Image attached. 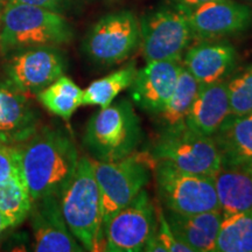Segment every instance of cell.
I'll return each mask as SVG.
<instances>
[{
    "label": "cell",
    "instance_id": "6da1fadb",
    "mask_svg": "<svg viewBox=\"0 0 252 252\" xmlns=\"http://www.w3.org/2000/svg\"><path fill=\"white\" fill-rule=\"evenodd\" d=\"M15 147L32 201L48 195L60 196L80 160L70 135L60 128L42 127Z\"/></svg>",
    "mask_w": 252,
    "mask_h": 252
},
{
    "label": "cell",
    "instance_id": "7a4b0ae2",
    "mask_svg": "<svg viewBox=\"0 0 252 252\" xmlns=\"http://www.w3.org/2000/svg\"><path fill=\"white\" fill-rule=\"evenodd\" d=\"M74 36L61 13L27 4H6L0 19V54L6 56L32 47H59Z\"/></svg>",
    "mask_w": 252,
    "mask_h": 252
},
{
    "label": "cell",
    "instance_id": "3957f363",
    "mask_svg": "<svg viewBox=\"0 0 252 252\" xmlns=\"http://www.w3.org/2000/svg\"><path fill=\"white\" fill-rule=\"evenodd\" d=\"M60 206L69 230L84 251H104L99 189L91 158H80L76 171L60 195Z\"/></svg>",
    "mask_w": 252,
    "mask_h": 252
},
{
    "label": "cell",
    "instance_id": "277c9868",
    "mask_svg": "<svg viewBox=\"0 0 252 252\" xmlns=\"http://www.w3.org/2000/svg\"><path fill=\"white\" fill-rule=\"evenodd\" d=\"M143 134L140 119L132 104L122 99L91 116L83 143L94 159L116 161L133 154Z\"/></svg>",
    "mask_w": 252,
    "mask_h": 252
},
{
    "label": "cell",
    "instance_id": "5b68a950",
    "mask_svg": "<svg viewBox=\"0 0 252 252\" xmlns=\"http://www.w3.org/2000/svg\"><path fill=\"white\" fill-rule=\"evenodd\" d=\"M156 186L166 210L197 214L220 210L214 176L194 174L166 161H156Z\"/></svg>",
    "mask_w": 252,
    "mask_h": 252
},
{
    "label": "cell",
    "instance_id": "8992f818",
    "mask_svg": "<svg viewBox=\"0 0 252 252\" xmlns=\"http://www.w3.org/2000/svg\"><path fill=\"white\" fill-rule=\"evenodd\" d=\"M94 178L99 189L103 228L119 210L127 206L150 181L147 162L139 157L131 156L102 161L91 159Z\"/></svg>",
    "mask_w": 252,
    "mask_h": 252
},
{
    "label": "cell",
    "instance_id": "52a82bcc",
    "mask_svg": "<svg viewBox=\"0 0 252 252\" xmlns=\"http://www.w3.org/2000/svg\"><path fill=\"white\" fill-rule=\"evenodd\" d=\"M140 45V25L131 11L100 18L83 40V52L91 61L113 65L125 61Z\"/></svg>",
    "mask_w": 252,
    "mask_h": 252
},
{
    "label": "cell",
    "instance_id": "ba28073f",
    "mask_svg": "<svg viewBox=\"0 0 252 252\" xmlns=\"http://www.w3.org/2000/svg\"><path fill=\"white\" fill-rule=\"evenodd\" d=\"M154 161L172 163L181 171L214 176L220 171V156L213 137L190 128L161 132L151 150Z\"/></svg>",
    "mask_w": 252,
    "mask_h": 252
},
{
    "label": "cell",
    "instance_id": "9c48e42d",
    "mask_svg": "<svg viewBox=\"0 0 252 252\" xmlns=\"http://www.w3.org/2000/svg\"><path fill=\"white\" fill-rule=\"evenodd\" d=\"M140 47L146 62H180L193 39L187 15L178 8L162 7L139 20Z\"/></svg>",
    "mask_w": 252,
    "mask_h": 252
},
{
    "label": "cell",
    "instance_id": "30bf717a",
    "mask_svg": "<svg viewBox=\"0 0 252 252\" xmlns=\"http://www.w3.org/2000/svg\"><path fill=\"white\" fill-rule=\"evenodd\" d=\"M157 224V208L143 189L105 226L104 251H144L145 245L156 234Z\"/></svg>",
    "mask_w": 252,
    "mask_h": 252
},
{
    "label": "cell",
    "instance_id": "8fae6325",
    "mask_svg": "<svg viewBox=\"0 0 252 252\" xmlns=\"http://www.w3.org/2000/svg\"><path fill=\"white\" fill-rule=\"evenodd\" d=\"M6 80L28 94H36L64 75L67 62L56 47L42 46L6 55Z\"/></svg>",
    "mask_w": 252,
    "mask_h": 252
},
{
    "label": "cell",
    "instance_id": "7c38bea8",
    "mask_svg": "<svg viewBox=\"0 0 252 252\" xmlns=\"http://www.w3.org/2000/svg\"><path fill=\"white\" fill-rule=\"evenodd\" d=\"M28 220L36 252H82L84 249L69 230L60 196L48 195L33 201Z\"/></svg>",
    "mask_w": 252,
    "mask_h": 252
},
{
    "label": "cell",
    "instance_id": "4fadbf2b",
    "mask_svg": "<svg viewBox=\"0 0 252 252\" xmlns=\"http://www.w3.org/2000/svg\"><path fill=\"white\" fill-rule=\"evenodd\" d=\"M182 63L178 61L147 62L128 87L130 96L141 110L156 117L174 93Z\"/></svg>",
    "mask_w": 252,
    "mask_h": 252
},
{
    "label": "cell",
    "instance_id": "5bb4252c",
    "mask_svg": "<svg viewBox=\"0 0 252 252\" xmlns=\"http://www.w3.org/2000/svg\"><path fill=\"white\" fill-rule=\"evenodd\" d=\"M187 15L193 39L213 40L243 32L250 26L252 12L232 0H214Z\"/></svg>",
    "mask_w": 252,
    "mask_h": 252
},
{
    "label": "cell",
    "instance_id": "9a60e30c",
    "mask_svg": "<svg viewBox=\"0 0 252 252\" xmlns=\"http://www.w3.org/2000/svg\"><path fill=\"white\" fill-rule=\"evenodd\" d=\"M39 122L30 94L8 80L0 82V143L23 144L39 130Z\"/></svg>",
    "mask_w": 252,
    "mask_h": 252
},
{
    "label": "cell",
    "instance_id": "2e32d148",
    "mask_svg": "<svg viewBox=\"0 0 252 252\" xmlns=\"http://www.w3.org/2000/svg\"><path fill=\"white\" fill-rule=\"evenodd\" d=\"M237 63L236 49L228 42L203 40L189 47L182 58V65L200 86L225 81Z\"/></svg>",
    "mask_w": 252,
    "mask_h": 252
},
{
    "label": "cell",
    "instance_id": "e0dca14e",
    "mask_svg": "<svg viewBox=\"0 0 252 252\" xmlns=\"http://www.w3.org/2000/svg\"><path fill=\"white\" fill-rule=\"evenodd\" d=\"M173 234L193 252H213L223 215L220 210L197 214H180L165 210Z\"/></svg>",
    "mask_w": 252,
    "mask_h": 252
},
{
    "label": "cell",
    "instance_id": "ac0fdd59",
    "mask_svg": "<svg viewBox=\"0 0 252 252\" xmlns=\"http://www.w3.org/2000/svg\"><path fill=\"white\" fill-rule=\"evenodd\" d=\"M224 168H249L252 163V113L230 115L213 135Z\"/></svg>",
    "mask_w": 252,
    "mask_h": 252
},
{
    "label": "cell",
    "instance_id": "d6986e66",
    "mask_svg": "<svg viewBox=\"0 0 252 252\" xmlns=\"http://www.w3.org/2000/svg\"><path fill=\"white\" fill-rule=\"evenodd\" d=\"M230 115L226 81L200 86L187 117V126L197 133L213 137Z\"/></svg>",
    "mask_w": 252,
    "mask_h": 252
},
{
    "label": "cell",
    "instance_id": "ffe728a7",
    "mask_svg": "<svg viewBox=\"0 0 252 252\" xmlns=\"http://www.w3.org/2000/svg\"><path fill=\"white\" fill-rule=\"evenodd\" d=\"M214 184L223 216L252 215V176L248 168L220 167L214 175Z\"/></svg>",
    "mask_w": 252,
    "mask_h": 252
},
{
    "label": "cell",
    "instance_id": "44dd1931",
    "mask_svg": "<svg viewBox=\"0 0 252 252\" xmlns=\"http://www.w3.org/2000/svg\"><path fill=\"white\" fill-rule=\"evenodd\" d=\"M200 84L193 75L181 64L178 83L166 108L157 115L161 132H173L187 127V117L195 98H196Z\"/></svg>",
    "mask_w": 252,
    "mask_h": 252
},
{
    "label": "cell",
    "instance_id": "7402d4cb",
    "mask_svg": "<svg viewBox=\"0 0 252 252\" xmlns=\"http://www.w3.org/2000/svg\"><path fill=\"white\" fill-rule=\"evenodd\" d=\"M35 96L49 112L64 121H69L75 111L82 106L83 89L70 77L62 75Z\"/></svg>",
    "mask_w": 252,
    "mask_h": 252
},
{
    "label": "cell",
    "instance_id": "603a6c76",
    "mask_svg": "<svg viewBox=\"0 0 252 252\" xmlns=\"http://www.w3.org/2000/svg\"><path fill=\"white\" fill-rule=\"evenodd\" d=\"M137 70L135 63L131 62L125 67L94 81L83 90L82 105H97L100 106V109L109 106L123 90L128 89Z\"/></svg>",
    "mask_w": 252,
    "mask_h": 252
},
{
    "label": "cell",
    "instance_id": "cb8c5ba5",
    "mask_svg": "<svg viewBox=\"0 0 252 252\" xmlns=\"http://www.w3.org/2000/svg\"><path fill=\"white\" fill-rule=\"evenodd\" d=\"M32 203L33 201L23 176H12L0 181V213L9 220L12 228L28 219Z\"/></svg>",
    "mask_w": 252,
    "mask_h": 252
},
{
    "label": "cell",
    "instance_id": "d4e9b609",
    "mask_svg": "<svg viewBox=\"0 0 252 252\" xmlns=\"http://www.w3.org/2000/svg\"><path fill=\"white\" fill-rule=\"evenodd\" d=\"M214 252H252V215L223 216Z\"/></svg>",
    "mask_w": 252,
    "mask_h": 252
},
{
    "label": "cell",
    "instance_id": "484cf974",
    "mask_svg": "<svg viewBox=\"0 0 252 252\" xmlns=\"http://www.w3.org/2000/svg\"><path fill=\"white\" fill-rule=\"evenodd\" d=\"M226 87L231 115L252 113V65L226 82Z\"/></svg>",
    "mask_w": 252,
    "mask_h": 252
},
{
    "label": "cell",
    "instance_id": "4316f807",
    "mask_svg": "<svg viewBox=\"0 0 252 252\" xmlns=\"http://www.w3.org/2000/svg\"><path fill=\"white\" fill-rule=\"evenodd\" d=\"M157 208V230L154 236L161 242L163 247L166 248L167 252H193L188 245L182 243L181 241H179L175 237V235L173 234L171 226H169L168 222H167L165 212L160 209L159 207Z\"/></svg>",
    "mask_w": 252,
    "mask_h": 252
},
{
    "label": "cell",
    "instance_id": "83f0119b",
    "mask_svg": "<svg viewBox=\"0 0 252 252\" xmlns=\"http://www.w3.org/2000/svg\"><path fill=\"white\" fill-rule=\"evenodd\" d=\"M17 175H21L17 147L0 143V181Z\"/></svg>",
    "mask_w": 252,
    "mask_h": 252
},
{
    "label": "cell",
    "instance_id": "f1b7e54d",
    "mask_svg": "<svg viewBox=\"0 0 252 252\" xmlns=\"http://www.w3.org/2000/svg\"><path fill=\"white\" fill-rule=\"evenodd\" d=\"M0 1L2 6L6 4H27L59 12L60 9L70 4L72 0H0Z\"/></svg>",
    "mask_w": 252,
    "mask_h": 252
},
{
    "label": "cell",
    "instance_id": "f546056e",
    "mask_svg": "<svg viewBox=\"0 0 252 252\" xmlns=\"http://www.w3.org/2000/svg\"><path fill=\"white\" fill-rule=\"evenodd\" d=\"M175 1V8L181 11L182 13L188 14L193 9L200 7L207 2L214 1V0H174Z\"/></svg>",
    "mask_w": 252,
    "mask_h": 252
},
{
    "label": "cell",
    "instance_id": "4dcf8cb0",
    "mask_svg": "<svg viewBox=\"0 0 252 252\" xmlns=\"http://www.w3.org/2000/svg\"><path fill=\"white\" fill-rule=\"evenodd\" d=\"M8 229H13L12 228V224L9 223V220L0 213V237H1V236L4 235V232L7 231Z\"/></svg>",
    "mask_w": 252,
    "mask_h": 252
},
{
    "label": "cell",
    "instance_id": "1f68e13d",
    "mask_svg": "<svg viewBox=\"0 0 252 252\" xmlns=\"http://www.w3.org/2000/svg\"><path fill=\"white\" fill-rule=\"evenodd\" d=\"M1 12H2V5H1V1H0V19H1Z\"/></svg>",
    "mask_w": 252,
    "mask_h": 252
},
{
    "label": "cell",
    "instance_id": "d6a6232c",
    "mask_svg": "<svg viewBox=\"0 0 252 252\" xmlns=\"http://www.w3.org/2000/svg\"><path fill=\"white\" fill-rule=\"evenodd\" d=\"M249 172H250V174H251V176H252V163H251V165L250 166H249Z\"/></svg>",
    "mask_w": 252,
    "mask_h": 252
},
{
    "label": "cell",
    "instance_id": "836d02e7",
    "mask_svg": "<svg viewBox=\"0 0 252 252\" xmlns=\"http://www.w3.org/2000/svg\"><path fill=\"white\" fill-rule=\"evenodd\" d=\"M251 1H252V0H251Z\"/></svg>",
    "mask_w": 252,
    "mask_h": 252
}]
</instances>
